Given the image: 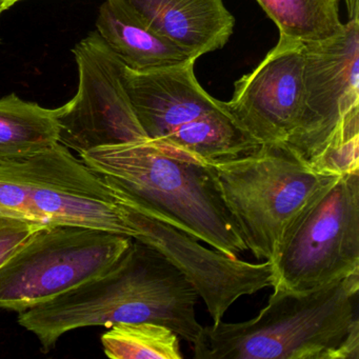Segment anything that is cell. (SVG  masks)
Segmentation results:
<instances>
[{
	"label": "cell",
	"mask_w": 359,
	"mask_h": 359,
	"mask_svg": "<svg viewBox=\"0 0 359 359\" xmlns=\"http://www.w3.org/2000/svg\"><path fill=\"white\" fill-rule=\"evenodd\" d=\"M198 294L180 270L158 252L132 238L104 274L18 314V323L39 338L45 352L73 330L117 323L165 325L193 344Z\"/></svg>",
	"instance_id": "6da1fadb"
},
{
	"label": "cell",
	"mask_w": 359,
	"mask_h": 359,
	"mask_svg": "<svg viewBox=\"0 0 359 359\" xmlns=\"http://www.w3.org/2000/svg\"><path fill=\"white\" fill-rule=\"evenodd\" d=\"M359 270L308 291L273 287L255 318L203 327L196 359H358Z\"/></svg>",
	"instance_id": "7a4b0ae2"
},
{
	"label": "cell",
	"mask_w": 359,
	"mask_h": 359,
	"mask_svg": "<svg viewBox=\"0 0 359 359\" xmlns=\"http://www.w3.org/2000/svg\"><path fill=\"white\" fill-rule=\"evenodd\" d=\"M79 157L107 182L212 249L232 258L248 251L207 161L149 138L100 147Z\"/></svg>",
	"instance_id": "3957f363"
},
{
	"label": "cell",
	"mask_w": 359,
	"mask_h": 359,
	"mask_svg": "<svg viewBox=\"0 0 359 359\" xmlns=\"http://www.w3.org/2000/svg\"><path fill=\"white\" fill-rule=\"evenodd\" d=\"M207 163L248 251L271 264L300 218L342 176L314 169L285 144Z\"/></svg>",
	"instance_id": "277c9868"
},
{
	"label": "cell",
	"mask_w": 359,
	"mask_h": 359,
	"mask_svg": "<svg viewBox=\"0 0 359 359\" xmlns=\"http://www.w3.org/2000/svg\"><path fill=\"white\" fill-rule=\"evenodd\" d=\"M285 144L318 171H359V18L332 39L304 43L302 116Z\"/></svg>",
	"instance_id": "5b68a950"
},
{
	"label": "cell",
	"mask_w": 359,
	"mask_h": 359,
	"mask_svg": "<svg viewBox=\"0 0 359 359\" xmlns=\"http://www.w3.org/2000/svg\"><path fill=\"white\" fill-rule=\"evenodd\" d=\"M194 60L137 72L125 66L123 81L149 140L205 161L232 158L260 146L235 121L226 102L201 88Z\"/></svg>",
	"instance_id": "8992f818"
},
{
	"label": "cell",
	"mask_w": 359,
	"mask_h": 359,
	"mask_svg": "<svg viewBox=\"0 0 359 359\" xmlns=\"http://www.w3.org/2000/svg\"><path fill=\"white\" fill-rule=\"evenodd\" d=\"M0 214L41 226H79L133 238L111 184L58 144L0 165Z\"/></svg>",
	"instance_id": "52a82bcc"
},
{
	"label": "cell",
	"mask_w": 359,
	"mask_h": 359,
	"mask_svg": "<svg viewBox=\"0 0 359 359\" xmlns=\"http://www.w3.org/2000/svg\"><path fill=\"white\" fill-rule=\"evenodd\" d=\"M131 241L86 226H41L0 266V309L20 314L104 274Z\"/></svg>",
	"instance_id": "ba28073f"
},
{
	"label": "cell",
	"mask_w": 359,
	"mask_h": 359,
	"mask_svg": "<svg viewBox=\"0 0 359 359\" xmlns=\"http://www.w3.org/2000/svg\"><path fill=\"white\" fill-rule=\"evenodd\" d=\"M271 266L272 287L296 292L359 270V171L342 175L308 210Z\"/></svg>",
	"instance_id": "9c48e42d"
},
{
	"label": "cell",
	"mask_w": 359,
	"mask_h": 359,
	"mask_svg": "<svg viewBox=\"0 0 359 359\" xmlns=\"http://www.w3.org/2000/svg\"><path fill=\"white\" fill-rule=\"evenodd\" d=\"M110 184L123 220L134 231L133 239L158 252L184 275L205 302L214 323H220L239 298L272 287L270 262L252 264L208 249L142 201Z\"/></svg>",
	"instance_id": "30bf717a"
},
{
	"label": "cell",
	"mask_w": 359,
	"mask_h": 359,
	"mask_svg": "<svg viewBox=\"0 0 359 359\" xmlns=\"http://www.w3.org/2000/svg\"><path fill=\"white\" fill-rule=\"evenodd\" d=\"M79 91L60 107L58 142L79 155L100 147L148 140L123 81L126 65L97 31L73 50Z\"/></svg>",
	"instance_id": "8fae6325"
},
{
	"label": "cell",
	"mask_w": 359,
	"mask_h": 359,
	"mask_svg": "<svg viewBox=\"0 0 359 359\" xmlns=\"http://www.w3.org/2000/svg\"><path fill=\"white\" fill-rule=\"evenodd\" d=\"M304 43L279 35L262 62L235 83L226 108L260 144H285L304 104Z\"/></svg>",
	"instance_id": "7c38bea8"
},
{
	"label": "cell",
	"mask_w": 359,
	"mask_h": 359,
	"mask_svg": "<svg viewBox=\"0 0 359 359\" xmlns=\"http://www.w3.org/2000/svg\"><path fill=\"white\" fill-rule=\"evenodd\" d=\"M153 32L192 60L222 49L234 30L235 18L224 0H123Z\"/></svg>",
	"instance_id": "4fadbf2b"
},
{
	"label": "cell",
	"mask_w": 359,
	"mask_h": 359,
	"mask_svg": "<svg viewBox=\"0 0 359 359\" xmlns=\"http://www.w3.org/2000/svg\"><path fill=\"white\" fill-rule=\"evenodd\" d=\"M96 27L104 43L131 70H158L192 60L149 29L123 0H104Z\"/></svg>",
	"instance_id": "5bb4252c"
},
{
	"label": "cell",
	"mask_w": 359,
	"mask_h": 359,
	"mask_svg": "<svg viewBox=\"0 0 359 359\" xmlns=\"http://www.w3.org/2000/svg\"><path fill=\"white\" fill-rule=\"evenodd\" d=\"M58 109H46L15 94L0 100V165L58 144Z\"/></svg>",
	"instance_id": "9a60e30c"
},
{
	"label": "cell",
	"mask_w": 359,
	"mask_h": 359,
	"mask_svg": "<svg viewBox=\"0 0 359 359\" xmlns=\"http://www.w3.org/2000/svg\"><path fill=\"white\" fill-rule=\"evenodd\" d=\"M278 27L280 36L302 43H318L344 31L338 0H257Z\"/></svg>",
	"instance_id": "2e32d148"
},
{
	"label": "cell",
	"mask_w": 359,
	"mask_h": 359,
	"mask_svg": "<svg viewBox=\"0 0 359 359\" xmlns=\"http://www.w3.org/2000/svg\"><path fill=\"white\" fill-rule=\"evenodd\" d=\"M104 354L113 359H182L180 336L153 323H117L102 336Z\"/></svg>",
	"instance_id": "e0dca14e"
},
{
	"label": "cell",
	"mask_w": 359,
	"mask_h": 359,
	"mask_svg": "<svg viewBox=\"0 0 359 359\" xmlns=\"http://www.w3.org/2000/svg\"><path fill=\"white\" fill-rule=\"evenodd\" d=\"M41 226H43L0 214V266Z\"/></svg>",
	"instance_id": "ac0fdd59"
},
{
	"label": "cell",
	"mask_w": 359,
	"mask_h": 359,
	"mask_svg": "<svg viewBox=\"0 0 359 359\" xmlns=\"http://www.w3.org/2000/svg\"><path fill=\"white\" fill-rule=\"evenodd\" d=\"M344 1H346V9H348V20L358 18L359 0H344Z\"/></svg>",
	"instance_id": "d6986e66"
},
{
	"label": "cell",
	"mask_w": 359,
	"mask_h": 359,
	"mask_svg": "<svg viewBox=\"0 0 359 359\" xmlns=\"http://www.w3.org/2000/svg\"><path fill=\"white\" fill-rule=\"evenodd\" d=\"M18 1H22V0H0V5L3 6L6 10L11 8L14 4L18 3Z\"/></svg>",
	"instance_id": "ffe728a7"
},
{
	"label": "cell",
	"mask_w": 359,
	"mask_h": 359,
	"mask_svg": "<svg viewBox=\"0 0 359 359\" xmlns=\"http://www.w3.org/2000/svg\"><path fill=\"white\" fill-rule=\"evenodd\" d=\"M5 11H6L5 8H4L3 6L0 5V15H1V13H3V12H5Z\"/></svg>",
	"instance_id": "44dd1931"
}]
</instances>
